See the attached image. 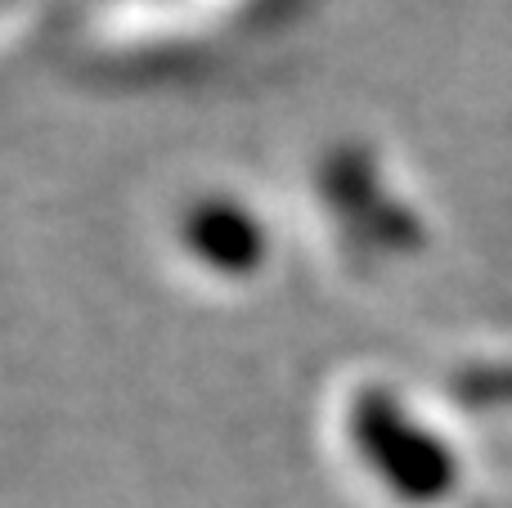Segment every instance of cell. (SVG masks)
Listing matches in <instances>:
<instances>
[{
    "label": "cell",
    "mask_w": 512,
    "mask_h": 508,
    "mask_svg": "<svg viewBox=\"0 0 512 508\" xmlns=\"http://www.w3.org/2000/svg\"><path fill=\"white\" fill-rule=\"evenodd\" d=\"M180 248L221 279H243L265 261V225L234 194H198L180 212Z\"/></svg>",
    "instance_id": "cell-2"
},
{
    "label": "cell",
    "mask_w": 512,
    "mask_h": 508,
    "mask_svg": "<svg viewBox=\"0 0 512 508\" xmlns=\"http://www.w3.org/2000/svg\"><path fill=\"white\" fill-rule=\"evenodd\" d=\"M342 441L391 504L432 508L459 486V455L450 441L378 383H364L346 396Z\"/></svg>",
    "instance_id": "cell-1"
},
{
    "label": "cell",
    "mask_w": 512,
    "mask_h": 508,
    "mask_svg": "<svg viewBox=\"0 0 512 508\" xmlns=\"http://www.w3.org/2000/svg\"><path fill=\"white\" fill-rule=\"evenodd\" d=\"M319 185L328 189V198L337 203V212H342L346 221L369 225V230L382 239V248H396V243L405 239V230L414 234V221H409L405 212L378 207V171H373L369 153H360V149L333 153L324 176H319Z\"/></svg>",
    "instance_id": "cell-3"
}]
</instances>
